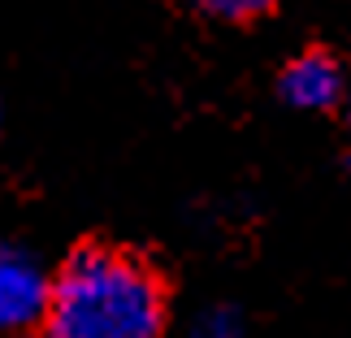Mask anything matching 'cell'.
<instances>
[{"label":"cell","mask_w":351,"mask_h":338,"mask_svg":"<svg viewBox=\"0 0 351 338\" xmlns=\"http://www.w3.org/2000/svg\"><path fill=\"white\" fill-rule=\"evenodd\" d=\"M52 282L31 252L0 243V338L44 326Z\"/></svg>","instance_id":"obj_2"},{"label":"cell","mask_w":351,"mask_h":338,"mask_svg":"<svg viewBox=\"0 0 351 338\" xmlns=\"http://www.w3.org/2000/svg\"><path fill=\"white\" fill-rule=\"evenodd\" d=\"M5 338H26V334H5Z\"/></svg>","instance_id":"obj_6"},{"label":"cell","mask_w":351,"mask_h":338,"mask_svg":"<svg viewBox=\"0 0 351 338\" xmlns=\"http://www.w3.org/2000/svg\"><path fill=\"white\" fill-rule=\"evenodd\" d=\"M195 9L213 13V18H226V22H247V18H261L278 5V0H191Z\"/></svg>","instance_id":"obj_4"},{"label":"cell","mask_w":351,"mask_h":338,"mask_svg":"<svg viewBox=\"0 0 351 338\" xmlns=\"http://www.w3.org/2000/svg\"><path fill=\"white\" fill-rule=\"evenodd\" d=\"M191 338H243V321L234 308H208V313H199Z\"/></svg>","instance_id":"obj_5"},{"label":"cell","mask_w":351,"mask_h":338,"mask_svg":"<svg viewBox=\"0 0 351 338\" xmlns=\"http://www.w3.org/2000/svg\"><path fill=\"white\" fill-rule=\"evenodd\" d=\"M282 96H287V104L308 109V113L339 104V96H343V70H339V61L326 57V52H304V57L291 61L287 74H282Z\"/></svg>","instance_id":"obj_3"},{"label":"cell","mask_w":351,"mask_h":338,"mask_svg":"<svg viewBox=\"0 0 351 338\" xmlns=\"http://www.w3.org/2000/svg\"><path fill=\"white\" fill-rule=\"evenodd\" d=\"M48 338H160L165 291L143 261L113 248H83L52 278Z\"/></svg>","instance_id":"obj_1"}]
</instances>
